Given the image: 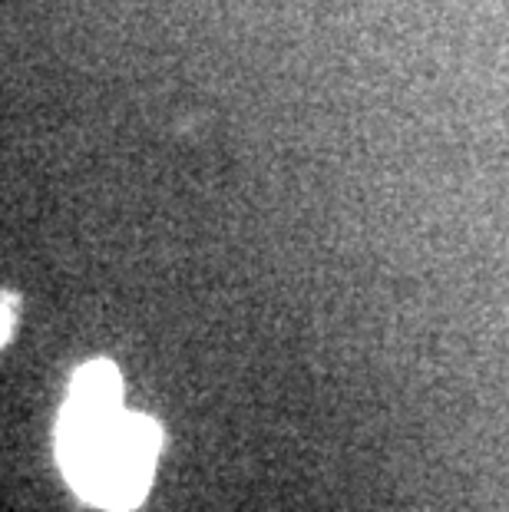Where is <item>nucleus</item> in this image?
I'll return each mask as SVG.
<instances>
[{
	"mask_svg": "<svg viewBox=\"0 0 509 512\" xmlns=\"http://www.w3.org/2000/svg\"><path fill=\"white\" fill-rule=\"evenodd\" d=\"M60 463L73 489L103 509H133L143 499L159 453V427L116 407L67 400L57 433Z\"/></svg>",
	"mask_w": 509,
	"mask_h": 512,
	"instance_id": "1",
	"label": "nucleus"
},
{
	"mask_svg": "<svg viewBox=\"0 0 509 512\" xmlns=\"http://www.w3.org/2000/svg\"><path fill=\"white\" fill-rule=\"evenodd\" d=\"M70 400L86 407H116L119 403V374L113 364L96 361L77 370L70 384Z\"/></svg>",
	"mask_w": 509,
	"mask_h": 512,
	"instance_id": "2",
	"label": "nucleus"
},
{
	"mask_svg": "<svg viewBox=\"0 0 509 512\" xmlns=\"http://www.w3.org/2000/svg\"><path fill=\"white\" fill-rule=\"evenodd\" d=\"M10 337V294L4 298V341Z\"/></svg>",
	"mask_w": 509,
	"mask_h": 512,
	"instance_id": "3",
	"label": "nucleus"
}]
</instances>
